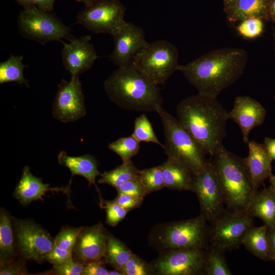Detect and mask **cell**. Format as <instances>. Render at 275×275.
Masks as SVG:
<instances>
[{
    "mask_svg": "<svg viewBox=\"0 0 275 275\" xmlns=\"http://www.w3.org/2000/svg\"><path fill=\"white\" fill-rule=\"evenodd\" d=\"M248 61L242 48H221L211 50L184 65H179L186 79L202 95L213 97L236 81Z\"/></svg>",
    "mask_w": 275,
    "mask_h": 275,
    "instance_id": "6da1fadb",
    "label": "cell"
},
{
    "mask_svg": "<svg viewBox=\"0 0 275 275\" xmlns=\"http://www.w3.org/2000/svg\"><path fill=\"white\" fill-rule=\"evenodd\" d=\"M180 123L211 156L223 146L229 112L216 97L199 93L182 100L177 105Z\"/></svg>",
    "mask_w": 275,
    "mask_h": 275,
    "instance_id": "7a4b0ae2",
    "label": "cell"
},
{
    "mask_svg": "<svg viewBox=\"0 0 275 275\" xmlns=\"http://www.w3.org/2000/svg\"><path fill=\"white\" fill-rule=\"evenodd\" d=\"M108 98L121 108L143 112H155L163 99L160 88L131 64L118 67L104 81Z\"/></svg>",
    "mask_w": 275,
    "mask_h": 275,
    "instance_id": "3957f363",
    "label": "cell"
},
{
    "mask_svg": "<svg viewBox=\"0 0 275 275\" xmlns=\"http://www.w3.org/2000/svg\"><path fill=\"white\" fill-rule=\"evenodd\" d=\"M211 162L227 208L246 210L255 194L251 178L242 158L222 146Z\"/></svg>",
    "mask_w": 275,
    "mask_h": 275,
    "instance_id": "277c9868",
    "label": "cell"
},
{
    "mask_svg": "<svg viewBox=\"0 0 275 275\" xmlns=\"http://www.w3.org/2000/svg\"><path fill=\"white\" fill-rule=\"evenodd\" d=\"M162 124L164 135L163 149L168 158L179 162L193 174L205 167L208 154L204 148L180 123L178 119L169 113L162 105L156 111Z\"/></svg>",
    "mask_w": 275,
    "mask_h": 275,
    "instance_id": "5b68a950",
    "label": "cell"
},
{
    "mask_svg": "<svg viewBox=\"0 0 275 275\" xmlns=\"http://www.w3.org/2000/svg\"><path fill=\"white\" fill-rule=\"evenodd\" d=\"M131 65L153 84H164L177 71L178 52L167 40L147 42L133 58Z\"/></svg>",
    "mask_w": 275,
    "mask_h": 275,
    "instance_id": "8992f818",
    "label": "cell"
},
{
    "mask_svg": "<svg viewBox=\"0 0 275 275\" xmlns=\"http://www.w3.org/2000/svg\"><path fill=\"white\" fill-rule=\"evenodd\" d=\"M206 220L200 215L190 219L163 225L154 235V242L163 252L180 249H208V232Z\"/></svg>",
    "mask_w": 275,
    "mask_h": 275,
    "instance_id": "52a82bcc",
    "label": "cell"
},
{
    "mask_svg": "<svg viewBox=\"0 0 275 275\" xmlns=\"http://www.w3.org/2000/svg\"><path fill=\"white\" fill-rule=\"evenodd\" d=\"M22 35L42 44L50 41L73 39L71 30L54 14L44 12L35 5L22 10L18 17Z\"/></svg>",
    "mask_w": 275,
    "mask_h": 275,
    "instance_id": "ba28073f",
    "label": "cell"
},
{
    "mask_svg": "<svg viewBox=\"0 0 275 275\" xmlns=\"http://www.w3.org/2000/svg\"><path fill=\"white\" fill-rule=\"evenodd\" d=\"M253 218L246 209H224L211 222L208 232L211 245L223 251L238 248L253 226Z\"/></svg>",
    "mask_w": 275,
    "mask_h": 275,
    "instance_id": "9c48e42d",
    "label": "cell"
},
{
    "mask_svg": "<svg viewBox=\"0 0 275 275\" xmlns=\"http://www.w3.org/2000/svg\"><path fill=\"white\" fill-rule=\"evenodd\" d=\"M126 9L118 0H93L77 15V22L95 34L113 36L126 22Z\"/></svg>",
    "mask_w": 275,
    "mask_h": 275,
    "instance_id": "30bf717a",
    "label": "cell"
},
{
    "mask_svg": "<svg viewBox=\"0 0 275 275\" xmlns=\"http://www.w3.org/2000/svg\"><path fill=\"white\" fill-rule=\"evenodd\" d=\"M12 218L17 250L21 258L37 262L45 261L54 246V239L33 221Z\"/></svg>",
    "mask_w": 275,
    "mask_h": 275,
    "instance_id": "8fae6325",
    "label": "cell"
},
{
    "mask_svg": "<svg viewBox=\"0 0 275 275\" xmlns=\"http://www.w3.org/2000/svg\"><path fill=\"white\" fill-rule=\"evenodd\" d=\"M191 191L196 194L201 214L207 221L211 222L224 211L223 193L211 160L202 171L193 174Z\"/></svg>",
    "mask_w": 275,
    "mask_h": 275,
    "instance_id": "7c38bea8",
    "label": "cell"
},
{
    "mask_svg": "<svg viewBox=\"0 0 275 275\" xmlns=\"http://www.w3.org/2000/svg\"><path fill=\"white\" fill-rule=\"evenodd\" d=\"M206 252L205 249L200 248L164 252L152 266L154 273L160 275L204 274Z\"/></svg>",
    "mask_w": 275,
    "mask_h": 275,
    "instance_id": "4fadbf2b",
    "label": "cell"
},
{
    "mask_svg": "<svg viewBox=\"0 0 275 275\" xmlns=\"http://www.w3.org/2000/svg\"><path fill=\"white\" fill-rule=\"evenodd\" d=\"M53 117L63 123L73 122L86 114L85 97L79 76L64 79L58 86L52 104Z\"/></svg>",
    "mask_w": 275,
    "mask_h": 275,
    "instance_id": "5bb4252c",
    "label": "cell"
},
{
    "mask_svg": "<svg viewBox=\"0 0 275 275\" xmlns=\"http://www.w3.org/2000/svg\"><path fill=\"white\" fill-rule=\"evenodd\" d=\"M112 36L114 48L109 58L118 67L130 65L134 56L148 42L141 28L126 21Z\"/></svg>",
    "mask_w": 275,
    "mask_h": 275,
    "instance_id": "9a60e30c",
    "label": "cell"
},
{
    "mask_svg": "<svg viewBox=\"0 0 275 275\" xmlns=\"http://www.w3.org/2000/svg\"><path fill=\"white\" fill-rule=\"evenodd\" d=\"M107 233L101 223L82 227L72 251L73 259L84 265L102 259Z\"/></svg>",
    "mask_w": 275,
    "mask_h": 275,
    "instance_id": "2e32d148",
    "label": "cell"
},
{
    "mask_svg": "<svg viewBox=\"0 0 275 275\" xmlns=\"http://www.w3.org/2000/svg\"><path fill=\"white\" fill-rule=\"evenodd\" d=\"M91 36L86 35L73 38L69 43L63 41L62 51L63 65L71 76H79L93 66L98 58L93 44Z\"/></svg>",
    "mask_w": 275,
    "mask_h": 275,
    "instance_id": "e0dca14e",
    "label": "cell"
},
{
    "mask_svg": "<svg viewBox=\"0 0 275 275\" xmlns=\"http://www.w3.org/2000/svg\"><path fill=\"white\" fill-rule=\"evenodd\" d=\"M229 115V118L240 127L243 142L248 144L251 131L264 122L266 111L255 99L248 96H238Z\"/></svg>",
    "mask_w": 275,
    "mask_h": 275,
    "instance_id": "ac0fdd59",
    "label": "cell"
},
{
    "mask_svg": "<svg viewBox=\"0 0 275 275\" xmlns=\"http://www.w3.org/2000/svg\"><path fill=\"white\" fill-rule=\"evenodd\" d=\"M70 184L66 187H50L49 184L44 183L42 179L32 173L29 167L22 170L21 177L16 185L13 197L23 205H28L36 200L43 201V197L47 191H62L68 194L70 193Z\"/></svg>",
    "mask_w": 275,
    "mask_h": 275,
    "instance_id": "d6986e66",
    "label": "cell"
},
{
    "mask_svg": "<svg viewBox=\"0 0 275 275\" xmlns=\"http://www.w3.org/2000/svg\"><path fill=\"white\" fill-rule=\"evenodd\" d=\"M249 154L244 161L255 191L272 174L271 161L264 144L249 141Z\"/></svg>",
    "mask_w": 275,
    "mask_h": 275,
    "instance_id": "ffe728a7",
    "label": "cell"
},
{
    "mask_svg": "<svg viewBox=\"0 0 275 275\" xmlns=\"http://www.w3.org/2000/svg\"><path fill=\"white\" fill-rule=\"evenodd\" d=\"M57 158L59 163L68 168L71 173L70 184L73 176L80 175L87 180L89 186L94 184L98 192H99L95 184V179L97 176L101 174L98 170V162L94 156L86 154L72 156L68 155L65 151H61Z\"/></svg>",
    "mask_w": 275,
    "mask_h": 275,
    "instance_id": "44dd1931",
    "label": "cell"
},
{
    "mask_svg": "<svg viewBox=\"0 0 275 275\" xmlns=\"http://www.w3.org/2000/svg\"><path fill=\"white\" fill-rule=\"evenodd\" d=\"M253 217L261 219L268 229L275 226V189L270 185L257 191L246 209Z\"/></svg>",
    "mask_w": 275,
    "mask_h": 275,
    "instance_id": "7402d4cb",
    "label": "cell"
},
{
    "mask_svg": "<svg viewBox=\"0 0 275 275\" xmlns=\"http://www.w3.org/2000/svg\"><path fill=\"white\" fill-rule=\"evenodd\" d=\"M271 2V0H238L227 10L228 19L232 23L251 17L268 20Z\"/></svg>",
    "mask_w": 275,
    "mask_h": 275,
    "instance_id": "603a6c76",
    "label": "cell"
},
{
    "mask_svg": "<svg viewBox=\"0 0 275 275\" xmlns=\"http://www.w3.org/2000/svg\"><path fill=\"white\" fill-rule=\"evenodd\" d=\"M161 166L165 187L191 191L193 174L188 169L169 158Z\"/></svg>",
    "mask_w": 275,
    "mask_h": 275,
    "instance_id": "cb8c5ba5",
    "label": "cell"
},
{
    "mask_svg": "<svg viewBox=\"0 0 275 275\" xmlns=\"http://www.w3.org/2000/svg\"><path fill=\"white\" fill-rule=\"evenodd\" d=\"M12 218L3 208L0 211V264L3 266L15 260L17 246Z\"/></svg>",
    "mask_w": 275,
    "mask_h": 275,
    "instance_id": "d4e9b609",
    "label": "cell"
},
{
    "mask_svg": "<svg viewBox=\"0 0 275 275\" xmlns=\"http://www.w3.org/2000/svg\"><path fill=\"white\" fill-rule=\"evenodd\" d=\"M242 244L252 254L264 261L272 260L267 235V227L251 226L247 231Z\"/></svg>",
    "mask_w": 275,
    "mask_h": 275,
    "instance_id": "484cf974",
    "label": "cell"
},
{
    "mask_svg": "<svg viewBox=\"0 0 275 275\" xmlns=\"http://www.w3.org/2000/svg\"><path fill=\"white\" fill-rule=\"evenodd\" d=\"M133 253L120 240L108 232L103 260L115 269L120 270Z\"/></svg>",
    "mask_w": 275,
    "mask_h": 275,
    "instance_id": "4316f807",
    "label": "cell"
},
{
    "mask_svg": "<svg viewBox=\"0 0 275 275\" xmlns=\"http://www.w3.org/2000/svg\"><path fill=\"white\" fill-rule=\"evenodd\" d=\"M139 170L130 160L123 162L115 169L104 172L98 182L101 184H107L116 189L125 182L140 177Z\"/></svg>",
    "mask_w": 275,
    "mask_h": 275,
    "instance_id": "83f0119b",
    "label": "cell"
},
{
    "mask_svg": "<svg viewBox=\"0 0 275 275\" xmlns=\"http://www.w3.org/2000/svg\"><path fill=\"white\" fill-rule=\"evenodd\" d=\"M23 56L11 54L5 61L0 63V84L17 82L29 87L28 80L23 75V70L27 66L22 62Z\"/></svg>",
    "mask_w": 275,
    "mask_h": 275,
    "instance_id": "f1b7e54d",
    "label": "cell"
},
{
    "mask_svg": "<svg viewBox=\"0 0 275 275\" xmlns=\"http://www.w3.org/2000/svg\"><path fill=\"white\" fill-rule=\"evenodd\" d=\"M213 246L206 252L204 274L206 275H232L223 252Z\"/></svg>",
    "mask_w": 275,
    "mask_h": 275,
    "instance_id": "f546056e",
    "label": "cell"
},
{
    "mask_svg": "<svg viewBox=\"0 0 275 275\" xmlns=\"http://www.w3.org/2000/svg\"><path fill=\"white\" fill-rule=\"evenodd\" d=\"M140 143L131 135L121 138L109 144L108 148L118 154L123 162H126L138 153L140 148Z\"/></svg>",
    "mask_w": 275,
    "mask_h": 275,
    "instance_id": "4dcf8cb0",
    "label": "cell"
},
{
    "mask_svg": "<svg viewBox=\"0 0 275 275\" xmlns=\"http://www.w3.org/2000/svg\"><path fill=\"white\" fill-rule=\"evenodd\" d=\"M131 135L139 142L155 143L163 149V144L158 140L151 123L145 114H141L135 119L134 130Z\"/></svg>",
    "mask_w": 275,
    "mask_h": 275,
    "instance_id": "1f68e13d",
    "label": "cell"
},
{
    "mask_svg": "<svg viewBox=\"0 0 275 275\" xmlns=\"http://www.w3.org/2000/svg\"><path fill=\"white\" fill-rule=\"evenodd\" d=\"M139 172L141 180L148 194L165 187L161 164L140 170Z\"/></svg>",
    "mask_w": 275,
    "mask_h": 275,
    "instance_id": "d6a6232c",
    "label": "cell"
},
{
    "mask_svg": "<svg viewBox=\"0 0 275 275\" xmlns=\"http://www.w3.org/2000/svg\"><path fill=\"white\" fill-rule=\"evenodd\" d=\"M119 271L123 275H149L154 273L152 265L133 253Z\"/></svg>",
    "mask_w": 275,
    "mask_h": 275,
    "instance_id": "836d02e7",
    "label": "cell"
},
{
    "mask_svg": "<svg viewBox=\"0 0 275 275\" xmlns=\"http://www.w3.org/2000/svg\"><path fill=\"white\" fill-rule=\"evenodd\" d=\"M100 206L106 211V223L107 225L114 227L123 219L129 211L118 204L115 200L107 201L100 199Z\"/></svg>",
    "mask_w": 275,
    "mask_h": 275,
    "instance_id": "e575fe53",
    "label": "cell"
},
{
    "mask_svg": "<svg viewBox=\"0 0 275 275\" xmlns=\"http://www.w3.org/2000/svg\"><path fill=\"white\" fill-rule=\"evenodd\" d=\"M239 22L236 30L240 36L245 38L255 39L263 32V21L259 18L251 17Z\"/></svg>",
    "mask_w": 275,
    "mask_h": 275,
    "instance_id": "d590c367",
    "label": "cell"
},
{
    "mask_svg": "<svg viewBox=\"0 0 275 275\" xmlns=\"http://www.w3.org/2000/svg\"><path fill=\"white\" fill-rule=\"evenodd\" d=\"M82 227H62L54 238V244L62 249L72 251Z\"/></svg>",
    "mask_w": 275,
    "mask_h": 275,
    "instance_id": "8d00e7d4",
    "label": "cell"
},
{
    "mask_svg": "<svg viewBox=\"0 0 275 275\" xmlns=\"http://www.w3.org/2000/svg\"><path fill=\"white\" fill-rule=\"evenodd\" d=\"M42 274L55 275H84V264L73 259L60 266L53 268Z\"/></svg>",
    "mask_w": 275,
    "mask_h": 275,
    "instance_id": "74e56055",
    "label": "cell"
},
{
    "mask_svg": "<svg viewBox=\"0 0 275 275\" xmlns=\"http://www.w3.org/2000/svg\"><path fill=\"white\" fill-rule=\"evenodd\" d=\"M73 259L72 252L62 249L55 244L46 257L45 261L53 266H60Z\"/></svg>",
    "mask_w": 275,
    "mask_h": 275,
    "instance_id": "f35d334b",
    "label": "cell"
},
{
    "mask_svg": "<svg viewBox=\"0 0 275 275\" xmlns=\"http://www.w3.org/2000/svg\"><path fill=\"white\" fill-rule=\"evenodd\" d=\"M118 193H122L144 198L148 194L140 177L128 181L117 188Z\"/></svg>",
    "mask_w": 275,
    "mask_h": 275,
    "instance_id": "ab89813d",
    "label": "cell"
},
{
    "mask_svg": "<svg viewBox=\"0 0 275 275\" xmlns=\"http://www.w3.org/2000/svg\"><path fill=\"white\" fill-rule=\"evenodd\" d=\"M25 260L21 258L1 267V275L28 274Z\"/></svg>",
    "mask_w": 275,
    "mask_h": 275,
    "instance_id": "60d3db41",
    "label": "cell"
},
{
    "mask_svg": "<svg viewBox=\"0 0 275 275\" xmlns=\"http://www.w3.org/2000/svg\"><path fill=\"white\" fill-rule=\"evenodd\" d=\"M114 200L120 206L130 211L140 206L142 204L144 198L124 193H118V195Z\"/></svg>",
    "mask_w": 275,
    "mask_h": 275,
    "instance_id": "b9f144b4",
    "label": "cell"
},
{
    "mask_svg": "<svg viewBox=\"0 0 275 275\" xmlns=\"http://www.w3.org/2000/svg\"><path fill=\"white\" fill-rule=\"evenodd\" d=\"M104 260L90 262L84 264V275H108Z\"/></svg>",
    "mask_w": 275,
    "mask_h": 275,
    "instance_id": "7bdbcfd3",
    "label": "cell"
},
{
    "mask_svg": "<svg viewBox=\"0 0 275 275\" xmlns=\"http://www.w3.org/2000/svg\"><path fill=\"white\" fill-rule=\"evenodd\" d=\"M56 0H34V5L40 10L50 12L53 10Z\"/></svg>",
    "mask_w": 275,
    "mask_h": 275,
    "instance_id": "ee69618b",
    "label": "cell"
},
{
    "mask_svg": "<svg viewBox=\"0 0 275 275\" xmlns=\"http://www.w3.org/2000/svg\"><path fill=\"white\" fill-rule=\"evenodd\" d=\"M264 145L272 160H275V139L265 137Z\"/></svg>",
    "mask_w": 275,
    "mask_h": 275,
    "instance_id": "f6af8a7d",
    "label": "cell"
},
{
    "mask_svg": "<svg viewBox=\"0 0 275 275\" xmlns=\"http://www.w3.org/2000/svg\"><path fill=\"white\" fill-rule=\"evenodd\" d=\"M267 235L272 257L275 255V226L271 228H267Z\"/></svg>",
    "mask_w": 275,
    "mask_h": 275,
    "instance_id": "bcb514c9",
    "label": "cell"
},
{
    "mask_svg": "<svg viewBox=\"0 0 275 275\" xmlns=\"http://www.w3.org/2000/svg\"><path fill=\"white\" fill-rule=\"evenodd\" d=\"M18 4L23 7V9L28 8L34 6V0H15Z\"/></svg>",
    "mask_w": 275,
    "mask_h": 275,
    "instance_id": "7dc6e473",
    "label": "cell"
},
{
    "mask_svg": "<svg viewBox=\"0 0 275 275\" xmlns=\"http://www.w3.org/2000/svg\"><path fill=\"white\" fill-rule=\"evenodd\" d=\"M270 18L275 23V0L271 2L269 8Z\"/></svg>",
    "mask_w": 275,
    "mask_h": 275,
    "instance_id": "c3c4849f",
    "label": "cell"
},
{
    "mask_svg": "<svg viewBox=\"0 0 275 275\" xmlns=\"http://www.w3.org/2000/svg\"><path fill=\"white\" fill-rule=\"evenodd\" d=\"M238 0H224L227 10L231 8Z\"/></svg>",
    "mask_w": 275,
    "mask_h": 275,
    "instance_id": "681fc988",
    "label": "cell"
},
{
    "mask_svg": "<svg viewBox=\"0 0 275 275\" xmlns=\"http://www.w3.org/2000/svg\"><path fill=\"white\" fill-rule=\"evenodd\" d=\"M270 185H271L275 189V176L271 174L269 178Z\"/></svg>",
    "mask_w": 275,
    "mask_h": 275,
    "instance_id": "f907efd6",
    "label": "cell"
},
{
    "mask_svg": "<svg viewBox=\"0 0 275 275\" xmlns=\"http://www.w3.org/2000/svg\"><path fill=\"white\" fill-rule=\"evenodd\" d=\"M108 275H123V273L118 270L109 271Z\"/></svg>",
    "mask_w": 275,
    "mask_h": 275,
    "instance_id": "816d5d0a",
    "label": "cell"
},
{
    "mask_svg": "<svg viewBox=\"0 0 275 275\" xmlns=\"http://www.w3.org/2000/svg\"><path fill=\"white\" fill-rule=\"evenodd\" d=\"M78 2L83 3L85 6L89 5L93 0H76Z\"/></svg>",
    "mask_w": 275,
    "mask_h": 275,
    "instance_id": "f5cc1de1",
    "label": "cell"
},
{
    "mask_svg": "<svg viewBox=\"0 0 275 275\" xmlns=\"http://www.w3.org/2000/svg\"><path fill=\"white\" fill-rule=\"evenodd\" d=\"M272 35L273 38V48L275 51V28L272 27Z\"/></svg>",
    "mask_w": 275,
    "mask_h": 275,
    "instance_id": "db71d44e",
    "label": "cell"
},
{
    "mask_svg": "<svg viewBox=\"0 0 275 275\" xmlns=\"http://www.w3.org/2000/svg\"><path fill=\"white\" fill-rule=\"evenodd\" d=\"M272 260L274 261V262H275V255L272 256Z\"/></svg>",
    "mask_w": 275,
    "mask_h": 275,
    "instance_id": "11a10c76",
    "label": "cell"
}]
</instances>
